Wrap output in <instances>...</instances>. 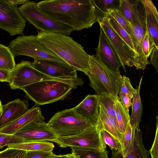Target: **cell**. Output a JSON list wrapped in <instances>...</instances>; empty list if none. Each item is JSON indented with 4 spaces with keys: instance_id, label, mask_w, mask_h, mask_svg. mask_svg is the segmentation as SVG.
I'll list each match as a JSON object with an SVG mask.
<instances>
[{
    "instance_id": "obj_15",
    "label": "cell",
    "mask_w": 158,
    "mask_h": 158,
    "mask_svg": "<svg viewBox=\"0 0 158 158\" xmlns=\"http://www.w3.org/2000/svg\"><path fill=\"white\" fill-rule=\"evenodd\" d=\"M96 56L109 68L119 71L121 66L119 59L110 46L102 29L100 31Z\"/></svg>"
},
{
    "instance_id": "obj_11",
    "label": "cell",
    "mask_w": 158,
    "mask_h": 158,
    "mask_svg": "<svg viewBox=\"0 0 158 158\" xmlns=\"http://www.w3.org/2000/svg\"><path fill=\"white\" fill-rule=\"evenodd\" d=\"M131 25L133 35L132 41L136 54L134 66L137 69L143 70L147 65L144 59L141 45L147 28L144 9L140 0L135 1Z\"/></svg>"
},
{
    "instance_id": "obj_13",
    "label": "cell",
    "mask_w": 158,
    "mask_h": 158,
    "mask_svg": "<svg viewBox=\"0 0 158 158\" xmlns=\"http://www.w3.org/2000/svg\"><path fill=\"white\" fill-rule=\"evenodd\" d=\"M33 67L47 75L62 79H74L78 78L77 71L71 66L55 61L34 59L32 62Z\"/></svg>"
},
{
    "instance_id": "obj_30",
    "label": "cell",
    "mask_w": 158,
    "mask_h": 158,
    "mask_svg": "<svg viewBox=\"0 0 158 158\" xmlns=\"http://www.w3.org/2000/svg\"><path fill=\"white\" fill-rule=\"evenodd\" d=\"M108 14L126 31L131 36L132 40L133 35L131 26L119 10L118 9L113 10L110 11Z\"/></svg>"
},
{
    "instance_id": "obj_6",
    "label": "cell",
    "mask_w": 158,
    "mask_h": 158,
    "mask_svg": "<svg viewBox=\"0 0 158 158\" xmlns=\"http://www.w3.org/2000/svg\"><path fill=\"white\" fill-rule=\"evenodd\" d=\"M8 47L14 57L25 56L34 59L48 60L69 65L40 43L36 35H20L12 40Z\"/></svg>"
},
{
    "instance_id": "obj_29",
    "label": "cell",
    "mask_w": 158,
    "mask_h": 158,
    "mask_svg": "<svg viewBox=\"0 0 158 158\" xmlns=\"http://www.w3.org/2000/svg\"><path fill=\"white\" fill-rule=\"evenodd\" d=\"M106 15L109 23L114 31L136 54L131 36L110 15Z\"/></svg>"
},
{
    "instance_id": "obj_3",
    "label": "cell",
    "mask_w": 158,
    "mask_h": 158,
    "mask_svg": "<svg viewBox=\"0 0 158 158\" xmlns=\"http://www.w3.org/2000/svg\"><path fill=\"white\" fill-rule=\"evenodd\" d=\"M87 75L90 86L97 94L108 93L115 97L118 96L122 78L119 71L109 68L95 55H89Z\"/></svg>"
},
{
    "instance_id": "obj_18",
    "label": "cell",
    "mask_w": 158,
    "mask_h": 158,
    "mask_svg": "<svg viewBox=\"0 0 158 158\" xmlns=\"http://www.w3.org/2000/svg\"><path fill=\"white\" fill-rule=\"evenodd\" d=\"M99 95L88 94L79 104L73 107L75 111L94 125L99 120Z\"/></svg>"
},
{
    "instance_id": "obj_16",
    "label": "cell",
    "mask_w": 158,
    "mask_h": 158,
    "mask_svg": "<svg viewBox=\"0 0 158 158\" xmlns=\"http://www.w3.org/2000/svg\"><path fill=\"white\" fill-rule=\"evenodd\" d=\"M28 101L17 99L2 105L0 114V128L10 123L25 114L29 110Z\"/></svg>"
},
{
    "instance_id": "obj_46",
    "label": "cell",
    "mask_w": 158,
    "mask_h": 158,
    "mask_svg": "<svg viewBox=\"0 0 158 158\" xmlns=\"http://www.w3.org/2000/svg\"><path fill=\"white\" fill-rule=\"evenodd\" d=\"M2 108V104L1 102L0 99V114H1Z\"/></svg>"
},
{
    "instance_id": "obj_23",
    "label": "cell",
    "mask_w": 158,
    "mask_h": 158,
    "mask_svg": "<svg viewBox=\"0 0 158 158\" xmlns=\"http://www.w3.org/2000/svg\"><path fill=\"white\" fill-rule=\"evenodd\" d=\"M8 148L28 151H42L52 152L54 147V144L47 141H34L24 142L8 146Z\"/></svg>"
},
{
    "instance_id": "obj_10",
    "label": "cell",
    "mask_w": 158,
    "mask_h": 158,
    "mask_svg": "<svg viewBox=\"0 0 158 158\" xmlns=\"http://www.w3.org/2000/svg\"><path fill=\"white\" fill-rule=\"evenodd\" d=\"M98 22L126 72V66H134L136 54L114 31L108 21L106 15L98 17Z\"/></svg>"
},
{
    "instance_id": "obj_35",
    "label": "cell",
    "mask_w": 158,
    "mask_h": 158,
    "mask_svg": "<svg viewBox=\"0 0 158 158\" xmlns=\"http://www.w3.org/2000/svg\"><path fill=\"white\" fill-rule=\"evenodd\" d=\"M135 129H132L130 122L127 124L124 135L123 144L121 154L123 157L126 155L130 147Z\"/></svg>"
},
{
    "instance_id": "obj_33",
    "label": "cell",
    "mask_w": 158,
    "mask_h": 158,
    "mask_svg": "<svg viewBox=\"0 0 158 158\" xmlns=\"http://www.w3.org/2000/svg\"><path fill=\"white\" fill-rule=\"evenodd\" d=\"M101 134L104 143L106 145H107L112 150L118 151L121 153L122 146L117 139L105 130H102Z\"/></svg>"
},
{
    "instance_id": "obj_24",
    "label": "cell",
    "mask_w": 158,
    "mask_h": 158,
    "mask_svg": "<svg viewBox=\"0 0 158 158\" xmlns=\"http://www.w3.org/2000/svg\"><path fill=\"white\" fill-rule=\"evenodd\" d=\"M114 109L117 123L120 133L124 137L127 124L130 122L129 110L122 104L118 96L115 100Z\"/></svg>"
},
{
    "instance_id": "obj_5",
    "label": "cell",
    "mask_w": 158,
    "mask_h": 158,
    "mask_svg": "<svg viewBox=\"0 0 158 158\" xmlns=\"http://www.w3.org/2000/svg\"><path fill=\"white\" fill-rule=\"evenodd\" d=\"M47 123L58 137L74 135L95 125L73 108L56 113Z\"/></svg>"
},
{
    "instance_id": "obj_45",
    "label": "cell",
    "mask_w": 158,
    "mask_h": 158,
    "mask_svg": "<svg viewBox=\"0 0 158 158\" xmlns=\"http://www.w3.org/2000/svg\"><path fill=\"white\" fill-rule=\"evenodd\" d=\"M68 154L64 155H55L53 158H67Z\"/></svg>"
},
{
    "instance_id": "obj_21",
    "label": "cell",
    "mask_w": 158,
    "mask_h": 158,
    "mask_svg": "<svg viewBox=\"0 0 158 158\" xmlns=\"http://www.w3.org/2000/svg\"><path fill=\"white\" fill-rule=\"evenodd\" d=\"M98 114L102 125V130L107 131L117 139L121 144L122 148L123 136L120 133L116 122L107 113L99 104Z\"/></svg>"
},
{
    "instance_id": "obj_31",
    "label": "cell",
    "mask_w": 158,
    "mask_h": 158,
    "mask_svg": "<svg viewBox=\"0 0 158 158\" xmlns=\"http://www.w3.org/2000/svg\"><path fill=\"white\" fill-rule=\"evenodd\" d=\"M155 46L154 42L150 35L147 29L141 45L144 59L147 65L150 64L148 59Z\"/></svg>"
},
{
    "instance_id": "obj_4",
    "label": "cell",
    "mask_w": 158,
    "mask_h": 158,
    "mask_svg": "<svg viewBox=\"0 0 158 158\" xmlns=\"http://www.w3.org/2000/svg\"><path fill=\"white\" fill-rule=\"evenodd\" d=\"M73 89L76 88L69 84L49 80L31 84L21 89L36 105H42L64 99Z\"/></svg>"
},
{
    "instance_id": "obj_7",
    "label": "cell",
    "mask_w": 158,
    "mask_h": 158,
    "mask_svg": "<svg viewBox=\"0 0 158 158\" xmlns=\"http://www.w3.org/2000/svg\"><path fill=\"white\" fill-rule=\"evenodd\" d=\"M18 9L25 19L40 31L60 33L69 36L73 31L69 27L44 15L34 1H30L22 5Z\"/></svg>"
},
{
    "instance_id": "obj_26",
    "label": "cell",
    "mask_w": 158,
    "mask_h": 158,
    "mask_svg": "<svg viewBox=\"0 0 158 158\" xmlns=\"http://www.w3.org/2000/svg\"><path fill=\"white\" fill-rule=\"evenodd\" d=\"M70 148L72 151L79 155L80 158H108L106 149L102 151L92 148Z\"/></svg>"
},
{
    "instance_id": "obj_28",
    "label": "cell",
    "mask_w": 158,
    "mask_h": 158,
    "mask_svg": "<svg viewBox=\"0 0 158 158\" xmlns=\"http://www.w3.org/2000/svg\"><path fill=\"white\" fill-rule=\"evenodd\" d=\"M98 12V15L100 13L102 16L114 9H118L120 0H92Z\"/></svg>"
},
{
    "instance_id": "obj_19",
    "label": "cell",
    "mask_w": 158,
    "mask_h": 158,
    "mask_svg": "<svg viewBox=\"0 0 158 158\" xmlns=\"http://www.w3.org/2000/svg\"><path fill=\"white\" fill-rule=\"evenodd\" d=\"M144 10L146 23L150 35L158 47V13L151 0H140Z\"/></svg>"
},
{
    "instance_id": "obj_36",
    "label": "cell",
    "mask_w": 158,
    "mask_h": 158,
    "mask_svg": "<svg viewBox=\"0 0 158 158\" xmlns=\"http://www.w3.org/2000/svg\"><path fill=\"white\" fill-rule=\"evenodd\" d=\"M136 91V89L133 87L129 78L125 76H122L119 96L125 95L132 98Z\"/></svg>"
},
{
    "instance_id": "obj_37",
    "label": "cell",
    "mask_w": 158,
    "mask_h": 158,
    "mask_svg": "<svg viewBox=\"0 0 158 158\" xmlns=\"http://www.w3.org/2000/svg\"><path fill=\"white\" fill-rule=\"evenodd\" d=\"M27 151L8 148L0 152V158H24Z\"/></svg>"
},
{
    "instance_id": "obj_17",
    "label": "cell",
    "mask_w": 158,
    "mask_h": 158,
    "mask_svg": "<svg viewBox=\"0 0 158 158\" xmlns=\"http://www.w3.org/2000/svg\"><path fill=\"white\" fill-rule=\"evenodd\" d=\"M40 108L34 106L23 115L8 125L0 128V132L14 135L28 124L33 122H45Z\"/></svg>"
},
{
    "instance_id": "obj_9",
    "label": "cell",
    "mask_w": 158,
    "mask_h": 158,
    "mask_svg": "<svg viewBox=\"0 0 158 158\" xmlns=\"http://www.w3.org/2000/svg\"><path fill=\"white\" fill-rule=\"evenodd\" d=\"M102 124L98 123L81 133L71 136L57 137L56 143L60 147L92 148L104 151L106 146L102 139Z\"/></svg>"
},
{
    "instance_id": "obj_14",
    "label": "cell",
    "mask_w": 158,
    "mask_h": 158,
    "mask_svg": "<svg viewBox=\"0 0 158 158\" xmlns=\"http://www.w3.org/2000/svg\"><path fill=\"white\" fill-rule=\"evenodd\" d=\"M14 135L24 139L27 142L49 141L56 143L58 137L45 122L31 123Z\"/></svg>"
},
{
    "instance_id": "obj_12",
    "label": "cell",
    "mask_w": 158,
    "mask_h": 158,
    "mask_svg": "<svg viewBox=\"0 0 158 158\" xmlns=\"http://www.w3.org/2000/svg\"><path fill=\"white\" fill-rule=\"evenodd\" d=\"M26 22L17 6L7 0H0V28L11 36L23 35Z\"/></svg>"
},
{
    "instance_id": "obj_42",
    "label": "cell",
    "mask_w": 158,
    "mask_h": 158,
    "mask_svg": "<svg viewBox=\"0 0 158 158\" xmlns=\"http://www.w3.org/2000/svg\"><path fill=\"white\" fill-rule=\"evenodd\" d=\"M11 71L0 69V81L9 83Z\"/></svg>"
},
{
    "instance_id": "obj_41",
    "label": "cell",
    "mask_w": 158,
    "mask_h": 158,
    "mask_svg": "<svg viewBox=\"0 0 158 158\" xmlns=\"http://www.w3.org/2000/svg\"><path fill=\"white\" fill-rule=\"evenodd\" d=\"M120 101L124 106L128 110L132 105V98L128 96L125 95L119 96Z\"/></svg>"
},
{
    "instance_id": "obj_43",
    "label": "cell",
    "mask_w": 158,
    "mask_h": 158,
    "mask_svg": "<svg viewBox=\"0 0 158 158\" xmlns=\"http://www.w3.org/2000/svg\"><path fill=\"white\" fill-rule=\"evenodd\" d=\"M10 4L17 6L18 5H23L30 1L29 0H7Z\"/></svg>"
},
{
    "instance_id": "obj_20",
    "label": "cell",
    "mask_w": 158,
    "mask_h": 158,
    "mask_svg": "<svg viewBox=\"0 0 158 158\" xmlns=\"http://www.w3.org/2000/svg\"><path fill=\"white\" fill-rule=\"evenodd\" d=\"M110 158H149V152L144 146L141 130H135L132 141L124 157L118 151L112 150Z\"/></svg>"
},
{
    "instance_id": "obj_1",
    "label": "cell",
    "mask_w": 158,
    "mask_h": 158,
    "mask_svg": "<svg viewBox=\"0 0 158 158\" xmlns=\"http://www.w3.org/2000/svg\"><path fill=\"white\" fill-rule=\"evenodd\" d=\"M36 4L46 16L73 31L87 29L98 22V12L92 0H45Z\"/></svg>"
},
{
    "instance_id": "obj_8",
    "label": "cell",
    "mask_w": 158,
    "mask_h": 158,
    "mask_svg": "<svg viewBox=\"0 0 158 158\" xmlns=\"http://www.w3.org/2000/svg\"><path fill=\"white\" fill-rule=\"evenodd\" d=\"M49 80L70 82V79L54 78L44 74L35 69L32 63L22 60L11 71L9 83L12 89H21L35 83Z\"/></svg>"
},
{
    "instance_id": "obj_25",
    "label": "cell",
    "mask_w": 158,
    "mask_h": 158,
    "mask_svg": "<svg viewBox=\"0 0 158 158\" xmlns=\"http://www.w3.org/2000/svg\"><path fill=\"white\" fill-rule=\"evenodd\" d=\"M15 65L14 57L8 47L0 44V69L11 71Z\"/></svg>"
},
{
    "instance_id": "obj_32",
    "label": "cell",
    "mask_w": 158,
    "mask_h": 158,
    "mask_svg": "<svg viewBox=\"0 0 158 158\" xmlns=\"http://www.w3.org/2000/svg\"><path fill=\"white\" fill-rule=\"evenodd\" d=\"M135 0H120L118 9L131 25Z\"/></svg>"
},
{
    "instance_id": "obj_44",
    "label": "cell",
    "mask_w": 158,
    "mask_h": 158,
    "mask_svg": "<svg viewBox=\"0 0 158 158\" xmlns=\"http://www.w3.org/2000/svg\"><path fill=\"white\" fill-rule=\"evenodd\" d=\"M67 158H80L79 155L72 151L71 153L68 154Z\"/></svg>"
},
{
    "instance_id": "obj_27",
    "label": "cell",
    "mask_w": 158,
    "mask_h": 158,
    "mask_svg": "<svg viewBox=\"0 0 158 158\" xmlns=\"http://www.w3.org/2000/svg\"><path fill=\"white\" fill-rule=\"evenodd\" d=\"M116 97L108 93L99 95L100 105L117 123L114 109L115 100Z\"/></svg>"
},
{
    "instance_id": "obj_2",
    "label": "cell",
    "mask_w": 158,
    "mask_h": 158,
    "mask_svg": "<svg viewBox=\"0 0 158 158\" xmlns=\"http://www.w3.org/2000/svg\"><path fill=\"white\" fill-rule=\"evenodd\" d=\"M36 37L40 43L76 71L87 75L89 55L80 44L60 33L40 31Z\"/></svg>"
},
{
    "instance_id": "obj_40",
    "label": "cell",
    "mask_w": 158,
    "mask_h": 158,
    "mask_svg": "<svg viewBox=\"0 0 158 158\" xmlns=\"http://www.w3.org/2000/svg\"><path fill=\"white\" fill-rule=\"evenodd\" d=\"M158 47L155 46L150 55L149 63L155 68L158 73Z\"/></svg>"
},
{
    "instance_id": "obj_39",
    "label": "cell",
    "mask_w": 158,
    "mask_h": 158,
    "mask_svg": "<svg viewBox=\"0 0 158 158\" xmlns=\"http://www.w3.org/2000/svg\"><path fill=\"white\" fill-rule=\"evenodd\" d=\"M156 131L154 141L151 149L149 150L151 158H158V116L156 118Z\"/></svg>"
},
{
    "instance_id": "obj_34",
    "label": "cell",
    "mask_w": 158,
    "mask_h": 158,
    "mask_svg": "<svg viewBox=\"0 0 158 158\" xmlns=\"http://www.w3.org/2000/svg\"><path fill=\"white\" fill-rule=\"evenodd\" d=\"M24 142H27L24 139L14 135L0 132V148L6 146Z\"/></svg>"
},
{
    "instance_id": "obj_22",
    "label": "cell",
    "mask_w": 158,
    "mask_h": 158,
    "mask_svg": "<svg viewBox=\"0 0 158 158\" xmlns=\"http://www.w3.org/2000/svg\"><path fill=\"white\" fill-rule=\"evenodd\" d=\"M142 79L143 76H142L139 85L136 89V92L132 98V112L130 119V123L132 129L139 128V123L141 120L143 107L140 95V90Z\"/></svg>"
},
{
    "instance_id": "obj_38",
    "label": "cell",
    "mask_w": 158,
    "mask_h": 158,
    "mask_svg": "<svg viewBox=\"0 0 158 158\" xmlns=\"http://www.w3.org/2000/svg\"><path fill=\"white\" fill-rule=\"evenodd\" d=\"M55 155L52 152L28 151L24 158H53Z\"/></svg>"
}]
</instances>
